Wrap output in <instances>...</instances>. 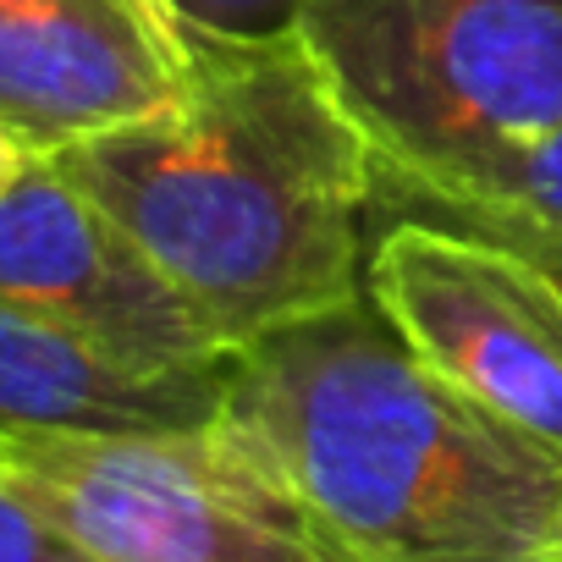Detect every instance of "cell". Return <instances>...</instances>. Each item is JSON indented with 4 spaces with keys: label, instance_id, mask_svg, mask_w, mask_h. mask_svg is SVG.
<instances>
[{
    "label": "cell",
    "instance_id": "cell-7",
    "mask_svg": "<svg viewBox=\"0 0 562 562\" xmlns=\"http://www.w3.org/2000/svg\"><path fill=\"white\" fill-rule=\"evenodd\" d=\"M193 34L171 0H0V116L34 155L171 111Z\"/></svg>",
    "mask_w": 562,
    "mask_h": 562
},
{
    "label": "cell",
    "instance_id": "cell-2",
    "mask_svg": "<svg viewBox=\"0 0 562 562\" xmlns=\"http://www.w3.org/2000/svg\"><path fill=\"white\" fill-rule=\"evenodd\" d=\"M221 414L364 562H562V452L436 375L370 293L243 342Z\"/></svg>",
    "mask_w": 562,
    "mask_h": 562
},
{
    "label": "cell",
    "instance_id": "cell-13",
    "mask_svg": "<svg viewBox=\"0 0 562 562\" xmlns=\"http://www.w3.org/2000/svg\"><path fill=\"white\" fill-rule=\"evenodd\" d=\"M29 160H34V149H29V144H23V138L7 127V116H0V182H7V177H18Z\"/></svg>",
    "mask_w": 562,
    "mask_h": 562
},
{
    "label": "cell",
    "instance_id": "cell-11",
    "mask_svg": "<svg viewBox=\"0 0 562 562\" xmlns=\"http://www.w3.org/2000/svg\"><path fill=\"white\" fill-rule=\"evenodd\" d=\"M0 562H94L78 540H67L34 502L12 491L0 474Z\"/></svg>",
    "mask_w": 562,
    "mask_h": 562
},
{
    "label": "cell",
    "instance_id": "cell-10",
    "mask_svg": "<svg viewBox=\"0 0 562 562\" xmlns=\"http://www.w3.org/2000/svg\"><path fill=\"white\" fill-rule=\"evenodd\" d=\"M188 34L210 40H281L299 34L315 0H171Z\"/></svg>",
    "mask_w": 562,
    "mask_h": 562
},
{
    "label": "cell",
    "instance_id": "cell-4",
    "mask_svg": "<svg viewBox=\"0 0 562 562\" xmlns=\"http://www.w3.org/2000/svg\"><path fill=\"white\" fill-rule=\"evenodd\" d=\"M0 474L94 562H364L226 414L166 436H0Z\"/></svg>",
    "mask_w": 562,
    "mask_h": 562
},
{
    "label": "cell",
    "instance_id": "cell-8",
    "mask_svg": "<svg viewBox=\"0 0 562 562\" xmlns=\"http://www.w3.org/2000/svg\"><path fill=\"white\" fill-rule=\"evenodd\" d=\"M226 370L155 375L0 299V436H166L215 425Z\"/></svg>",
    "mask_w": 562,
    "mask_h": 562
},
{
    "label": "cell",
    "instance_id": "cell-5",
    "mask_svg": "<svg viewBox=\"0 0 562 562\" xmlns=\"http://www.w3.org/2000/svg\"><path fill=\"white\" fill-rule=\"evenodd\" d=\"M364 293L436 375L562 452V299L524 254L441 221L375 215Z\"/></svg>",
    "mask_w": 562,
    "mask_h": 562
},
{
    "label": "cell",
    "instance_id": "cell-6",
    "mask_svg": "<svg viewBox=\"0 0 562 562\" xmlns=\"http://www.w3.org/2000/svg\"><path fill=\"white\" fill-rule=\"evenodd\" d=\"M0 299H18L155 375H210L237 353L133 232L50 155H34L0 182Z\"/></svg>",
    "mask_w": 562,
    "mask_h": 562
},
{
    "label": "cell",
    "instance_id": "cell-1",
    "mask_svg": "<svg viewBox=\"0 0 562 562\" xmlns=\"http://www.w3.org/2000/svg\"><path fill=\"white\" fill-rule=\"evenodd\" d=\"M243 348L364 299L375 144L304 34H193L188 94L50 155Z\"/></svg>",
    "mask_w": 562,
    "mask_h": 562
},
{
    "label": "cell",
    "instance_id": "cell-3",
    "mask_svg": "<svg viewBox=\"0 0 562 562\" xmlns=\"http://www.w3.org/2000/svg\"><path fill=\"white\" fill-rule=\"evenodd\" d=\"M386 171L562 127V0H315L304 29Z\"/></svg>",
    "mask_w": 562,
    "mask_h": 562
},
{
    "label": "cell",
    "instance_id": "cell-9",
    "mask_svg": "<svg viewBox=\"0 0 562 562\" xmlns=\"http://www.w3.org/2000/svg\"><path fill=\"white\" fill-rule=\"evenodd\" d=\"M375 215H419L491 243H562V127L447 171L375 166Z\"/></svg>",
    "mask_w": 562,
    "mask_h": 562
},
{
    "label": "cell",
    "instance_id": "cell-12",
    "mask_svg": "<svg viewBox=\"0 0 562 562\" xmlns=\"http://www.w3.org/2000/svg\"><path fill=\"white\" fill-rule=\"evenodd\" d=\"M502 248H513V254H524L551 288H557V299H562V243H502Z\"/></svg>",
    "mask_w": 562,
    "mask_h": 562
}]
</instances>
